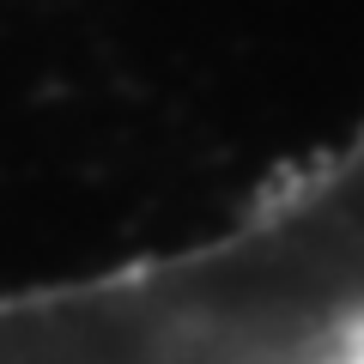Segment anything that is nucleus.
I'll return each instance as SVG.
<instances>
[{"label":"nucleus","mask_w":364,"mask_h":364,"mask_svg":"<svg viewBox=\"0 0 364 364\" xmlns=\"http://www.w3.org/2000/svg\"><path fill=\"white\" fill-rule=\"evenodd\" d=\"M0 364H364V146L213 243L0 298Z\"/></svg>","instance_id":"f257e3e1"}]
</instances>
